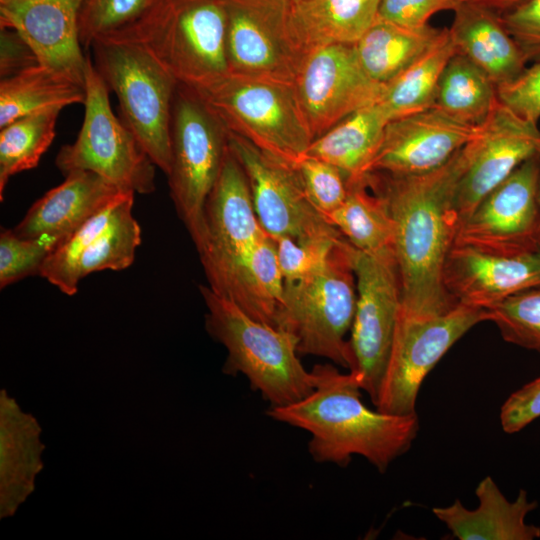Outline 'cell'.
Returning a JSON list of instances; mask_svg holds the SVG:
<instances>
[{"label": "cell", "mask_w": 540, "mask_h": 540, "mask_svg": "<svg viewBox=\"0 0 540 540\" xmlns=\"http://www.w3.org/2000/svg\"><path fill=\"white\" fill-rule=\"evenodd\" d=\"M454 12L449 34L456 52L484 70L497 87L524 71L527 63L493 8L462 1Z\"/></svg>", "instance_id": "24"}, {"label": "cell", "mask_w": 540, "mask_h": 540, "mask_svg": "<svg viewBox=\"0 0 540 540\" xmlns=\"http://www.w3.org/2000/svg\"><path fill=\"white\" fill-rule=\"evenodd\" d=\"M356 307L349 343L353 371L375 404L389 360L399 311L401 287L393 253L369 254L354 247Z\"/></svg>", "instance_id": "12"}, {"label": "cell", "mask_w": 540, "mask_h": 540, "mask_svg": "<svg viewBox=\"0 0 540 540\" xmlns=\"http://www.w3.org/2000/svg\"><path fill=\"white\" fill-rule=\"evenodd\" d=\"M380 0H288V23L297 47L310 51L354 45L378 17Z\"/></svg>", "instance_id": "25"}, {"label": "cell", "mask_w": 540, "mask_h": 540, "mask_svg": "<svg viewBox=\"0 0 540 540\" xmlns=\"http://www.w3.org/2000/svg\"><path fill=\"white\" fill-rule=\"evenodd\" d=\"M487 321L502 338L540 353V286L514 294L488 308Z\"/></svg>", "instance_id": "35"}, {"label": "cell", "mask_w": 540, "mask_h": 540, "mask_svg": "<svg viewBox=\"0 0 540 540\" xmlns=\"http://www.w3.org/2000/svg\"><path fill=\"white\" fill-rule=\"evenodd\" d=\"M228 74L294 82L304 58L290 32L288 0H226Z\"/></svg>", "instance_id": "14"}, {"label": "cell", "mask_w": 540, "mask_h": 540, "mask_svg": "<svg viewBox=\"0 0 540 540\" xmlns=\"http://www.w3.org/2000/svg\"><path fill=\"white\" fill-rule=\"evenodd\" d=\"M134 195L122 193L116 202L110 220L84 253L81 279L99 271H121L130 267L141 244V227L133 216Z\"/></svg>", "instance_id": "33"}, {"label": "cell", "mask_w": 540, "mask_h": 540, "mask_svg": "<svg viewBox=\"0 0 540 540\" xmlns=\"http://www.w3.org/2000/svg\"><path fill=\"white\" fill-rule=\"evenodd\" d=\"M83 1L0 0V28L16 31L40 65L84 86L89 56L79 34Z\"/></svg>", "instance_id": "18"}, {"label": "cell", "mask_w": 540, "mask_h": 540, "mask_svg": "<svg viewBox=\"0 0 540 540\" xmlns=\"http://www.w3.org/2000/svg\"><path fill=\"white\" fill-rule=\"evenodd\" d=\"M540 417V376L513 392L500 411V423L504 432L521 431Z\"/></svg>", "instance_id": "43"}, {"label": "cell", "mask_w": 540, "mask_h": 540, "mask_svg": "<svg viewBox=\"0 0 540 540\" xmlns=\"http://www.w3.org/2000/svg\"><path fill=\"white\" fill-rule=\"evenodd\" d=\"M228 150V132L197 91L178 83L170 121V196L196 250L205 237V205Z\"/></svg>", "instance_id": "9"}, {"label": "cell", "mask_w": 540, "mask_h": 540, "mask_svg": "<svg viewBox=\"0 0 540 540\" xmlns=\"http://www.w3.org/2000/svg\"><path fill=\"white\" fill-rule=\"evenodd\" d=\"M536 153L488 193L459 227L454 244L498 254L540 249Z\"/></svg>", "instance_id": "16"}, {"label": "cell", "mask_w": 540, "mask_h": 540, "mask_svg": "<svg viewBox=\"0 0 540 540\" xmlns=\"http://www.w3.org/2000/svg\"><path fill=\"white\" fill-rule=\"evenodd\" d=\"M0 42L1 79L38 63L31 48L13 29L0 28Z\"/></svg>", "instance_id": "44"}, {"label": "cell", "mask_w": 540, "mask_h": 540, "mask_svg": "<svg viewBox=\"0 0 540 540\" xmlns=\"http://www.w3.org/2000/svg\"><path fill=\"white\" fill-rule=\"evenodd\" d=\"M195 90L229 133L287 164L314 140L292 83L227 74Z\"/></svg>", "instance_id": "8"}, {"label": "cell", "mask_w": 540, "mask_h": 540, "mask_svg": "<svg viewBox=\"0 0 540 540\" xmlns=\"http://www.w3.org/2000/svg\"><path fill=\"white\" fill-rule=\"evenodd\" d=\"M228 146L246 174L257 218L268 234L299 243L344 238L312 205L293 165L229 132Z\"/></svg>", "instance_id": "13"}, {"label": "cell", "mask_w": 540, "mask_h": 540, "mask_svg": "<svg viewBox=\"0 0 540 540\" xmlns=\"http://www.w3.org/2000/svg\"><path fill=\"white\" fill-rule=\"evenodd\" d=\"M443 283L455 304L486 309L540 286V249L498 254L453 244L445 261Z\"/></svg>", "instance_id": "20"}, {"label": "cell", "mask_w": 540, "mask_h": 540, "mask_svg": "<svg viewBox=\"0 0 540 540\" xmlns=\"http://www.w3.org/2000/svg\"><path fill=\"white\" fill-rule=\"evenodd\" d=\"M64 177L60 185L34 202L12 229L15 234L24 238H67L125 191L90 171H72Z\"/></svg>", "instance_id": "22"}, {"label": "cell", "mask_w": 540, "mask_h": 540, "mask_svg": "<svg viewBox=\"0 0 540 540\" xmlns=\"http://www.w3.org/2000/svg\"><path fill=\"white\" fill-rule=\"evenodd\" d=\"M38 420L22 410L15 398L0 390V518L16 514L36 489L44 468Z\"/></svg>", "instance_id": "21"}, {"label": "cell", "mask_w": 540, "mask_h": 540, "mask_svg": "<svg viewBox=\"0 0 540 540\" xmlns=\"http://www.w3.org/2000/svg\"><path fill=\"white\" fill-rule=\"evenodd\" d=\"M437 106L390 120L369 172L418 175L450 160L477 133ZM368 172V173H369Z\"/></svg>", "instance_id": "19"}, {"label": "cell", "mask_w": 540, "mask_h": 540, "mask_svg": "<svg viewBox=\"0 0 540 540\" xmlns=\"http://www.w3.org/2000/svg\"><path fill=\"white\" fill-rule=\"evenodd\" d=\"M524 60L540 62V0H526L500 16Z\"/></svg>", "instance_id": "41"}, {"label": "cell", "mask_w": 540, "mask_h": 540, "mask_svg": "<svg viewBox=\"0 0 540 540\" xmlns=\"http://www.w3.org/2000/svg\"><path fill=\"white\" fill-rule=\"evenodd\" d=\"M469 142L444 165L423 174L369 172L394 222L403 314L440 315L457 305L445 290L443 270L459 228L453 198L470 161Z\"/></svg>", "instance_id": "1"}, {"label": "cell", "mask_w": 540, "mask_h": 540, "mask_svg": "<svg viewBox=\"0 0 540 540\" xmlns=\"http://www.w3.org/2000/svg\"><path fill=\"white\" fill-rule=\"evenodd\" d=\"M84 119L73 143L62 146L55 165L65 176L72 171L96 173L122 190L150 194L156 189V165L110 105L104 80L88 57Z\"/></svg>", "instance_id": "10"}, {"label": "cell", "mask_w": 540, "mask_h": 540, "mask_svg": "<svg viewBox=\"0 0 540 540\" xmlns=\"http://www.w3.org/2000/svg\"><path fill=\"white\" fill-rule=\"evenodd\" d=\"M226 23V0H149L110 33L141 46L178 83L200 89L228 74Z\"/></svg>", "instance_id": "3"}, {"label": "cell", "mask_w": 540, "mask_h": 540, "mask_svg": "<svg viewBox=\"0 0 540 540\" xmlns=\"http://www.w3.org/2000/svg\"><path fill=\"white\" fill-rule=\"evenodd\" d=\"M462 1H473L477 3H481L483 5H486L491 8L495 7H511V5H514L515 3L520 2L521 0H462Z\"/></svg>", "instance_id": "45"}, {"label": "cell", "mask_w": 540, "mask_h": 540, "mask_svg": "<svg viewBox=\"0 0 540 540\" xmlns=\"http://www.w3.org/2000/svg\"><path fill=\"white\" fill-rule=\"evenodd\" d=\"M293 86L313 138L350 114L378 102L383 84L361 66L354 45L334 44L307 53Z\"/></svg>", "instance_id": "15"}, {"label": "cell", "mask_w": 540, "mask_h": 540, "mask_svg": "<svg viewBox=\"0 0 540 540\" xmlns=\"http://www.w3.org/2000/svg\"><path fill=\"white\" fill-rule=\"evenodd\" d=\"M205 237L197 251L208 287L255 319L250 255L262 228L246 174L229 149L208 196Z\"/></svg>", "instance_id": "6"}, {"label": "cell", "mask_w": 540, "mask_h": 540, "mask_svg": "<svg viewBox=\"0 0 540 540\" xmlns=\"http://www.w3.org/2000/svg\"><path fill=\"white\" fill-rule=\"evenodd\" d=\"M462 0H380L378 18L406 28H420L442 10H454Z\"/></svg>", "instance_id": "42"}, {"label": "cell", "mask_w": 540, "mask_h": 540, "mask_svg": "<svg viewBox=\"0 0 540 540\" xmlns=\"http://www.w3.org/2000/svg\"><path fill=\"white\" fill-rule=\"evenodd\" d=\"M66 238L42 235L24 238L12 229L0 233V288L32 275H39L49 254Z\"/></svg>", "instance_id": "36"}, {"label": "cell", "mask_w": 540, "mask_h": 540, "mask_svg": "<svg viewBox=\"0 0 540 540\" xmlns=\"http://www.w3.org/2000/svg\"><path fill=\"white\" fill-rule=\"evenodd\" d=\"M207 307L205 328L227 350L222 372L243 374L270 407L297 402L314 389V376L299 359L291 333L258 321L239 306L199 286Z\"/></svg>", "instance_id": "4"}, {"label": "cell", "mask_w": 540, "mask_h": 540, "mask_svg": "<svg viewBox=\"0 0 540 540\" xmlns=\"http://www.w3.org/2000/svg\"><path fill=\"white\" fill-rule=\"evenodd\" d=\"M540 130L499 100L470 140L471 157L453 198L459 227L481 200L536 152ZM459 229V228H458Z\"/></svg>", "instance_id": "17"}, {"label": "cell", "mask_w": 540, "mask_h": 540, "mask_svg": "<svg viewBox=\"0 0 540 540\" xmlns=\"http://www.w3.org/2000/svg\"><path fill=\"white\" fill-rule=\"evenodd\" d=\"M293 166L308 199L325 219L343 204L348 194V179L340 169L306 155Z\"/></svg>", "instance_id": "37"}, {"label": "cell", "mask_w": 540, "mask_h": 540, "mask_svg": "<svg viewBox=\"0 0 540 540\" xmlns=\"http://www.w3.org/2000/svg\"><path fill=\"white\" fill-rule=\"evenodd\" d=\"M535 153L538 160V205H539V212H540V138L537 141ZM539 237H540V233H539Z\"/></svg>", "instance_id": "46"}, {"label": "cell", "mask_w": 540, "mask_h": 540, "mask_svg": "<svg viewBox=\"0 0 540 540\" xmlns=\"http://www.w3.org/2000/svg\"><path fill=\"white\" fill-rule=\"evenodd\" d=\"M455 53L449 29L445 28L438 41L424 54L383 84L377 103L389 121L435 106L442 72Z\"/></svg>", "instance_id": "30"}, {"label": "cell", "mask_w": 540, "mask_h": 540, "mask_svg": "<svg viewBox=\"0 0 540 540\" xmlns=\"http://www.w3.org/2000/svg\"><path fill=\"white\" fill-rule=\"evenodd\" d=\"M90 49L95 69L118 98L120 118L157 168L168 175L178 82L141 46L117 34L97 37Z\"/></svg>", "instance_id": "7"}, {"label": "cell", "mask_w": 540, "mask_h": 540, "mask_svg": "<svg viewBox=\"0 0 540 540\" xmlns=\"http://www.w3.org/2000/svg\"><path fill=\"white\" fill-rule=\"evenodd\" d=\"M314 389L303 399L270 407L275 421L310 433L308 451L318 463L346 467L353 455L364 457L379 472L406 453L419 431L418 416H399L368 408L353 371L341 373L329 363L311 370Z\"/></svg>", "instance_id": "2"}, {"label": "cell", "mask_w": 540, "mask_h": 540, "mask_svg": "<svg viewBox=\"0 0 540 540\" xmlns=\"http://www.w3.org/2000/svg\"><path fill=\"white\" fill-rule=\"evenodd\" d=\"M125 191H122L108 206L88 219L62 241L46 258L39 275L62 293L68 296L75 295L81 280L82 257L93 240L107 225L116 202Z\"/></svg>", "instance_id": "34"}, {"label": "cell", "mask_w": 540, "mask_h": 540, "mask_svg": "<svg viewBox=\"0 0 540 540\" xmlns=\"http://www.w3.org/2000/svg\"><path fill=\"white\" fill-rule=\"evenodd\" d=\"M354 247L344 238L326 263L303 278L284 281L275 327L297 339L299 355L327 358L352 370L354 356L347 333L356 307Z\"/></svg>", "instance_id": "5"}, {"label": "cell", "mask_w": 540, "mask_h": 540, "mask_svg": "<svg viewBox=\"0 0 540 540\" xmlns=\"http://www.w3.org/2000/svg\"><path fill=\"white\" fill-rule=\"evenodd\" d=\"M444 30L428 24L406 28L377 17L354 47L365 72L376 82L386 84L435 44Z\"/></svg>", "instance_id": "28"}, {"label": "cell", "mask_w": 540, "mask_h": 540, "mask_svg": "<svg viewBox=\"0 0 540 540\" xmlns=\"http://www.w3.org/2000/svg\"><path fill=\"white\" fill-rule=\"evenodd\" d=\"M497 101V86L488 74L456 52L442 72L435 106L461 122L477 126Z\"/></svg>", "instance_id": "31"}, {"label": "cell", "mask_w": 540, "mask_h": 540, "mask_svg": "<svg viewBox=\"0 0 540 540\" xmlns=\"http://www.w3.org/2000/svg\"><path fill=\"white\" fill-rule=\"evenodd\" d=\"M284 281L303 278L320 269L333 248L344 238L299 243L288 237H273Z\"/></svg>", "instance_id": "39"}, {"label": "cell", "mask_w": 540, "mask_h": 540, "mask_svg": "<svg viewBox=\"0 0 540 540\" xmlns=\"http://www.w3.org/2000/svg\"><path fill=\"white\" fill-rule=\"evenodd\" d=\"M61 108H50L13 120L0 128V200L9 179L37 167L55 137Z\"/></svg>", "instance_id": "32"}, {"label": "cell", "mask_w": 540, "mask_h": 540, "mask_svg": "<svg viewBox=\"0 0 540 540\" xmlns=\"http://www.w3.org/2000/svg\"><path fill=\"white\" fill-rule=\"evenodd\" d=\"M482 321H487L485 309L464 304L433 316L399 311L376 409L399 416L416 415L417 395L427 374L455 342Z\"/></svg>", "instance_id": "11"}, {"label": "cell", "mask_w": 540, "mask_h": 540, "mask_svg": "<svg viewBox=\"0 0 540 540\" xmlns=\"http://www.w3.org/2000/svg\"><path fill=\"white\" fill-rule=\"evenodd\" d=\"M388 122L386 113L376 102L350 114L315 138L305 155L336 166L348 181L360 178L369 172Z\"/></svg>", "instance_id": "26"}, {"label": "cell", "mask_w": 540, "mask_h": 540, "mask_svg": "<svg viewBox=\"0 0 540 540\" xmlns=\"http://www.w3.org/2000/svg\"><path fill=\"white\" fill-rule=\"evenodd\" d=\"M149 0H84L79 15V34L83 48L94 39L118 30L136 19Z\"/></svg>", "instance_id": "38"}, {"label": "cell", "mask_w": 540, "mask_h": 540, "mask_svg": "<svg viewBox=\"0 0 540 540\" xmlns=\"http://www.w3.org/2000/svg\"><path fill=\"white\" fill-rule=\"evenodd\" d=\"M498 100L526 121L540 119V62H535L515 79L497 87Z\"/></svg>", "instance_id": "40"}, {"label": "cell", "mask_w": 540, "mask_h": 540, "mask_svg": "<svg viewBox=\"0 0 540 540\" xmlns=\"http://www.w3.org/2000/svg\"><path fill=\"white\" fill-rule=\"evenodd\" d=\"M326 220L356 249L369 254L394 253V222L370 173L348 181L343 204Z\"/></svg>", "instance_id": "27"}, {"label": "cell", "mask_w": 540, "mask_h": 540, "mask_svg": "<svg viewBox=\"0 0 540 540\" xmlns=\"http://www.w3.org/2000/svg\"><path fill=\"white\" fill-rule=\"evenodd\" d=\"M479 500L476 509L469 510L460 500L447 507H434L432 512L459 540H533L540 538V527L526 522L527 515L537 508L520 489L514 501H509L490 476L476 487Z\"/></svg>", "instance_id": "23"}, {"label": "cell", "mask_w": 540, "mask_h": 540, "mask_svg": "<svg viewBox=\"0 0 540 540\" xmlns=\"http://www.w3.org/2000/svg\"><path fill=\"white\" fill-rule=\"evenodd\" d=\"M85 87L36 63L0 81V128L25 115L83 104Z\"/></svg>", "instance_id": "29"}]
</instances>
